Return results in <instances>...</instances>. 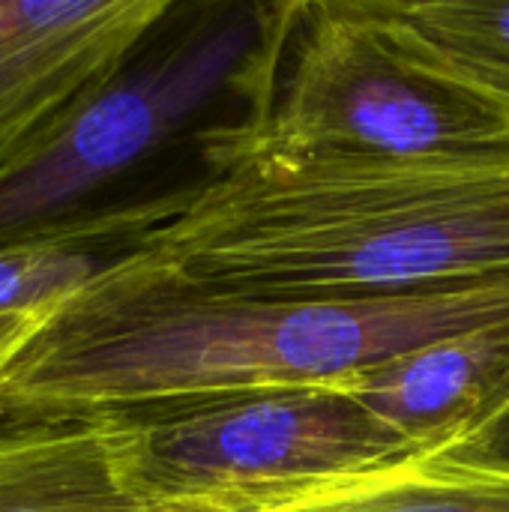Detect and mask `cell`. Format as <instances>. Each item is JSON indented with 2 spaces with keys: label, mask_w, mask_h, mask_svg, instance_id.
Returning <instances> with one entry per match:
<instances>
[{
  "label": "cell",
  "mask_w": 509,
  "mask_h": 512,
  "mask_svg": "<svg viewBox=\"0 0 509 512\" xmlns=\"http://www.w3.org/2000/svg\"><path fill=\"white\" fill-rule=\"evenodd\" d=\"M360 9L405 63L509 120L507 0H360Z\"/></svg>",
  "instance_id": "cell-9"
},
{
  "label": "cell",
  "mask_w": 509,
  "mask_h": 512,
  "mask_svg": "<svg viewBox=\"0 0 509 512\" xmlns=\"http://www.w3.org/2000/svg\"><path fill=\"white\" fill-rule=\"evenodd\" d=\"M237 504H153L114 468L105 414H57L0 399V512H234Z\"/></svg>",
  "instance_id": "cell-8"
},
{
  "label": "cell",
  "mask_w": 509,
  "mask_h": 512,
  "mask_svg": "<svg viewBox=\"0 0 509 512\" xmlns=\"http://www.w3.org/2000/svg\"><path fill=\"white\" fill-rule=\"evenodd\" d=\"M264 33V3L171 6L120 72L54 135L0 177V249L66 234L150 195L135 171L183 135H201L240 96Z\"/></svg>",
  "instance_id": "cell-4"
},
{
  "label": "cell",
  "mask_w": 509,
  "mask_h": 512,
  "mask_svg": "<svg viewBox=\"0 0 509 512\" xmlns=\"http://www.w3.org/2000/svg\"><path fill=\"white\" fill-rule=\"evenodd\" d=\"M60 306L30 309V312H0V384L6 378V372L12 369V363L21 357V351L39 336V330L51 321V315Z\"/></svg>",
  "instance_id": "cell-12"
},
{
  "label": "cell",
  "mask_w": 509,
  "mask_h": 512,
  "mask_svg": "<svg viewBox=\"0 0 509 512\" xmlns=\"http://www.w3.org/2000/svg\"><path fill=\"white\" fill-rule=\"evenodd\" d=\"M120 486L153 504H237L423 456L330 387L105 414Z\"/></svg>",
  "instance_id": "cell-5"
},
{
  "label": "cell",
  "mask_w": 509,
  "mask_h": 512,
  "mask_svg": "<svg viewBox=\"0 0 509 512\" xmlns=\"http://www.w3.org/2000/svg\"><path fill=\"white\" fill-rule=\"evenodd\" d=\"M183 189L156 192L138 204L45 240L0 249V312L51 309L144 246L153 225L171 216Z\"/></svg>",
  "instance_id": "cell-11"
},
{
  "label": "cell",
  "mask_w": 509,
  "mask_h": 512,
  "mask_svg": "<svg viewBox=\"0 0 509 512\" xmlns=\"http://www.w3.org/2000/svg\"><path fill=\"white\" fill-rule=\"evenodd\" d=\"M336 387L423 453L447 450L509 396V321L408 351Z\"/></svg>",
  "instance_id": "cell-7"
},
{
  "label": "cell",
  "mask_w": 509,
  "mask_h": 512,
  "mask_svg": "<svg viewBox=\"0 0 509 512\" xmlns=\"http://www.w3.org/2000/svg\"><path fill=\"white\" fill-rule=\"evenodd\" d=\"M501 321L509 276L408 297H255L195 288L132 252L51 315L6 372L0 399L126 414L330 387Z\"/></svg>",
  "instance_id": "cell-2"
},
{
  "label": "cell",
  "mask_w": 509,
  "mask_h": 512,
  "mask_svg": "<svg viewBox=\"0 0 509 512\" xmlns=\"http://www.w3.org/2000/svg\"><path fill=\"white\" fill-rule=\"evenodd\" d=\"M168 0H0V177L120 72Z\"/></svg>",
  "instance_id": "cell-6"
},
{
  "label": "cell",
  "mask_w": 509,
  "mask_h": 512,
  "mask_svg": "<svg viewBox=\"0 0 509 512\" xmlns=\"http://www.w3.org/2000/svg\"><path fill=\"white\" fill-rule=\"evenodd\" d=\"M237 512H509V459L447 447L381 471L258 495Z\"/></svg>",
  "instance_id": "cell-10"
},
{
  "label": "cell",
  "mask_w": 509,
  "mask_h": 512,
  "mask_svg": "<svg viewBox=\"0 0 509 512\" xmlns=\"http://www.w3.org/2000/svg\"><path fill=\"white\" fill-rule=\"evenodd\" d=\"M204 177L138 249L225 294L369 300L509 276V153H294L204 126Z\"/></svg>",
  "instance_id": "cell-1"
},
{
  "label": "cell",
  "mask_w": 509,
  "mask_h": 512,
  "mask_svg": "<svg viewBox=\"0 0 509 512\" xmlns=\"http://www.w3.org/2000/svg\"><path fill=\"white\" fill-rule=\"evenodd\" d=\"M240 99L243 117L225 126L276 150L387 159L509 153V120L390 51L360 0L267 3Z\"/></svg>",
  "instance_id": "cell-3"
},
{
  "label": "cell",
  "mask_w": 509,
  "mask_h": 512,
  "mask_svg": "<svg viewBox=\"0 0 509 512\" xmlns=\"http://www.w3.org/2000/svg\"><path fill=\"white\" fill-rule=\"evenodd\" d=\"M465 453H477V456H498L509 459V396L480 423L474 426L459 444H453Z\"/></svg>",
  "instance_id": "cell-13"
}]
</instances>
